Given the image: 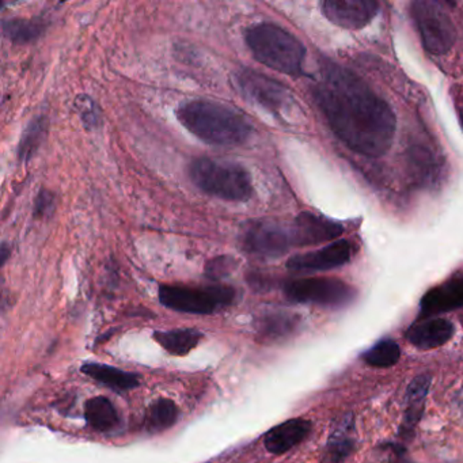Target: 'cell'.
Here are the masks:
<instances>
[{
  "instance_id": "cell-1",
  "label": "cell",
  "mask_w": 463,
  "mask_h": 463,
  "mask_svg": "<svg viewBox=\"0 0 463 463\" xmlns=\"http://www.w3.org/2000/svg\"><path fill=\"white\" fill-rule=\"evenodd\" d=\"M311 92L333 134L349 150L369 158L390 150L397 129L394 110L356 74L325 63Z\"/></svg>"
},
{
  "instance_id": "cell-2",
  "label": "cell",
  "mask_w": 463,
  "mask_h": 463,
  "mask_svg": "<svg viewBox=\"0 0 463 463\" xmlns=\"http://www.w3.org/2000/svg\"><path fill=\"white\" fill-rule=\"evenodd\" d=\"M177 120L208 144L235 147L250 139L254 128L234 108L210 100H190L176 110Z\"/></svg>"
},
{
  "instance_id": "cell-3",
  "label": "cell",
  "mask_w": 463,
  "mask_h": 463,
  "mask_svg": "<svg viewBox=\"0 0 463 463\" xmlns=\"http://www.w3.org/2000/svg\"><path fill=\"white\" fill-rule=\"evenodd\" d=\"M245 42L261 65L284 75H303L306 47L282 26L274 22L254 23L246 29Z\"/></svg>"
},
{
  "instance_id": "cell-4",
  "label": "cell",
  "mask_w": 463,
  "mask_h": 463,
  "mask_svg": "<svg viewBox=\"0 0 463 463\" xmlns=\"http://www.w3.org/2000/svg\"><path fill=\"white\" fill-rule=\"evenodd\" d=\"M189 177L201 192L221 200L245 203L253 197L250 173L232 161L197 158L190 163Z\"/></svg>"
},
{
  "instance_id": "cell-5",
  "label": "cell",
  "mask_w": 463,
  "mask_h": 463,
  "mask_svg": "<svg viewBox=\"0 0 463 463\" xmlns=\"http://www.w3.org/2000/svg\"><path fill=\"white\" fill-rule=\"evenodd\" d=\"M158 296L161 303L170 310L208 316L232 306L237 298V291L223 284L207 287L162 284L158 290Z\"/></svg>"
},
{
  "instance_id": "cell-6",
  "label": "cell",
  "mask_w": 463,
  "mask_h": 463,
  "mask_svg": "<svg viewBox=\"0 0 463 463\" xmlns=\"http://www.w3.org/2000/svg\"><path fill=\"white\" fill-rule=\"evenodd\" d=\"M410 14L427 52L435 57L449 54L457 41V29L443 4L433 0H417L410 4Z\"/></svg>"
},
{
  "instance_id": "cell-7",
  "label": "cell",
  "mask_w": 463,
  "mask_h": 463,
  "mask_svg": "<svg viewBox=\"0 0 463 463\" xmlns=\"http://www.w3.org/2000/svg\"><path fill=\"white\" fill-rule=\"evenodd\" d=\"M284 295L293 303L343 307L354 301L356 291L335 277H306L285 283Z\"/></svg>"
},
{
  "instance_id": "cell-8",
  "label": "cell",
  "mask_w": 463,
  "mask_h": 463,
  "mask_svg": "<svg viewBox=\"0 0 463 463\" xmlns=\"http://www.w3.org/2000/svg\"><path fill=\"white\" fill-rule=\"evenodd\" d=\"M235 82L245 97L250 98L277 118H283L295 104L293 94L284 84L251 68H240L235 74Z\"/></svg>"
},
{
  "instance_id": "cell-9",
  "label": "cell",
  "mask_w": 463,
  "mask_h": 463,
  "mask_svg": "<svg viewBox=\"0 0 463 463\" xmlns=\"http://www.w3.org/2000/svg\"><path fill=\"white\" fill-rule=\"evenodd\" d=\"M240 246L250 256L277 258L295 248L293 226L272 221L256 222L243 232Z\"/></svg>"
},
{
  "instance_id": "cell-10",
  "label": "cell",
  "mask_w": 463,
  "mask_h": 463,
  "mask_svg": "<svg viewBox=\"0 0 463 463\" xmlns=\"http://www.w3.org/2000/svg\"><path fill=\"white\" fill-rule=\"evenodd\" d=\"M352 258V245L346 240H336L319 250L296 254L287 261L293 272H324L346 266Z\"/></svg>"
},
{
  "instance_id": "cell-11",
  "label": "cell",
  "mask_w": 463,
  "mask_h": 463,
  "mask_svg": "<svg viewBox=\"0 0 463 463\" xmlns=\"http://www.w3.org/2000/svg\"><path fill=\"white\" fill-rule=\"evenodd\" d=\"M380 7L374 0H327L321 4L322 13L330 22L349 31L369 25L380 13Z\"/></svg>"
},
{
  "instance_id": "cell-12",
  "label": "cell",
  "mask_w": 463,
  "mask_h": 463,
  "mask_svg": "<svg viewBox=\"0 0 463 463\" xmlns=\"http://www.w3.org/2000/svg\"><path fill=\"white\" fill-rule=\"evenodd\" d=\"M291 226H293L295 248H304V246L336 240L344 232L343 224L313 213H301V215L296 216Z\"/></svg>"
},
{
  "instance_id": "cell-13",
  "label": "cell",
  "mask_w": 463,
  "mask_h": 463,
  "mask_svg": "<svg viewBox=\"0 0 463 463\" xmlns=\"http://www.w3.org/2000/svg\"><path fill=\"white\" fill-rule=\"evenodd\" d=\"M463 307V277L449 280L432 288L420 301V317L423 319L438 314L449 313Z\"/></svg>"
},
{
  "instance_id": "cell-14",
  "label": "cell",
  "mask_w": 463,
  "mask_h": 463,
  "mask_svg": "<svg viewBox=\"0 0 463 463\" xmlns=\"http://www.w3.org/2000/svg\"><path fill=\"white\" fill-rule=\"evenodd\" d=\"M454 332V325L449 319H422L406 330V338L420 351H430L451 340Z\"/></svg>"
},
{
  "instance_id": "cell-15",
  "label": "cell",
  "mask_w": 463,
  "mask_h": 463,
  "mask_svg": "<svg viewBox=\"0 0 463 463\" xmlns=\"http://www.w3.org/2000/svg\"><path fill=\"white\" fill-rule=\"evenodd\" d=\"M311 432V423L304 419H291L269 430L264 436V446L272 454H285L298 446Z\"/></svg>"
},
{
  "instance_id": "cell-16",
  "label": "cell",
  "mask_w": 463,
  "mask_h": 463,
  "mask_svg": "<svg viewBox=\"0 0 463 463\" xmlns=\"http://www.w3.org/2000/svg\"><path fill=\"white\" fill-rule=\"evenodd\" d=\"M81 371L94 380L95 382L107 386L116 393H126V391L134 390L140 386L139 375L123 371V370L104 363H94V362L83 363Z\"/></svg>"
},
{
  "instance_id": "cell-17",
  "label": "cell",
  "mask_w": 463,
  "mask_h": 463,
  "mask_svg": "<svg viewBox=\"0 0 463 463\" xmlns=\"http://www.w3.org/2000/svg\"><path fill=\"white\" fill-rule=\"evenodd\" d=\"M49 21L44 17L6 18L2 21V33L12 44H33L47 31Z\"/></svg>"
},
{
  "instance_id": "cell-18",
  "label": "cell",
  "mask_w": 463,
  "mask_h": 463,
  "mask_svg": "<svg viewBox=\"0 0 463 463\" xmlns=\"http://www.w3.org/2000/svg\"><path fill=\"white\" fill-rule=\"evenodd\" d=\"M87 425L98 432H110L120 425V416L113 402L107 397H92L84 404Z\"/></svg>"
},
{
  "instance_id": "cell-19",
  "label": "cell",
  "mask_w": 463,
  "mask_h": 463,
  "mask_svg": "<svg viewBox=\"0 0 463 463\" xmlns=\"http://www.w3.org/2000/svg\"><path fill=\"white\" fill-rule=\"evenodd\" d=\"M153 337L169 354L174 356H185L198 345L204 336L197 329H174L166 330V332L157 330Z\"/></svg>"
},
{
  "instance_id": "cell-20",
  "label": "cell",
  "mask_w": 463,
  "mask_h": 463,
  "mask_svg": "<svg viewBox=\"0 0 463 463\" xmlns=\"http://www.w3.org/2000/svg\"><path fill=\"white\" fill-rule=\"evenodd\" d=\"M48 134L47 116H37L31 121L21 136L20 144L17 148L18 162L28 163L33 160L34 155L39 153V147L44 143Z\"/></svg>"
},
{
  "instance_id": "cell-21",
  "label": "cell",
  "mask_w": 463,
  "mask_h": 463,
  "mask_svg": "<svg viewBox=\"0 0 463 463\" xmlns=\"http://www.w3.org/2000/svg\"><path fill=\"white\" fill-rule=\"evenodd\" d=\"M179 409L176 402L169 398L153 401L148 407L145 427L150 432L157 433L169 430L179 422Z\"/></svg>"
},
{
  "instance_id": "cell-22",
  "label": "cell",
  "mask_w": 463,
  "mask_h": 463,
  "mask_svg": "<svg viewBox=\"0 0 463 463\" xmlns=\"http://www.w3.org/2000/svg\"><path fill=\"white\" fill-rule=\"evenodd\" d=\"M401 357V348L396 341L385 338L375 344L369 351L364 352L363 360L375 369H389L396 366Z\"/></svg>"
},
{
  "instance_id": "cell-23",
  "label": "cell",
  "mask_w": 463,
  "mask_h": 463,
  "mask_svg": "<svg viewBox=\"0 0 463 463\" xmlns=\"http://www.w3.org/2000/svg\"><path fill=\"white\" fill-rule=\"evenodd\" d=\"M352 428H354L352 417H345L328 444V457L330 462H341L354 451V441L348 435Z\"/></svg>"
},
{
  "instance_id": "cell-24",
  "label": "cell",
  "mask_w": 463,
  "mask_h": 463,
  "mask_svg": "<svg viewBox=\"0 0 463 463\" xmlns=\"http://www.w3.org/2000/svg\"><path fill=\"white\" fill-rule=\"evenodd\" d=\"M75 108L79 118L87 131H94L100 126V110L97 102L90 95L81 94L75 98Z\"/></svg>"
},
{
  "instance_id": "cell-25",
  "label": "cell",
  "mask_w": 463,
  "mask_h": 463,
  "mask_svg": "<svg viewBox=\"0 0 463 463\" xmlns=\"http://www.w3.org/2000/svg\"><path fill=\"white\" fill-rule=\"evenodd\" d=\"M57 198L52 190L41 188L33 203V218L50 219L57 211Z\"/></svg>"
},
{
  "instance_id": "cell-26",
  "label": "cell",
  "mask_w": 463,
  "mask_h": 463,
  "mask_svg": "<svg viewBox=\"0 0 463 463\" xmlns=\"http://www.w3.org/2000/svg\"><path fill=\"white\" fill-rule=\"evenodd\" d=\"M431 377L427 374L417 375L406 389L407 404H425L430 391Z\"/></svg>"
},
{
  "instance_id": "cell-27",
  "label": "cell",
  "mask_w": 463,
  "mask_h": 463,
  "mask_svg": "<svg viewBox=\"0 0 463 463\" xmlns=\"http://www.w3.org/2000/svg\"><path fill=\"white\" fill-rule=\"evenodd\" d=\"M234 266L235 260L232 257H216V258L208 261L207 266H205V274H207L211 279H219V277L227 275V272L232 271Z\"/></svg>"
},
{
  "instance_id": "cell-28",
  "label": "cell",
  "mask_w": 463,
  "mask_h": 463,
  "mask_svg": "<svg viewBox=\"0 0 463 463\" xmlns=\"http://www.w3.org/2000/svg\"><path fill=\"white\" fill-rule=\"evenodd\" d=\"M264 324H266V329L264 330H266V333H268V335L282 336L293 330L295 321H293V319H291V317L279 314V316L269 317L268 319H266Z\"/></svg>"
},
{
  "instance_id": "cell-29",
  "label": "cell",
  "mask_w": 463,
  "mask_h": 463,
  "mask_svg": "<svg viewBox=\"0 0 463 463\" xmlns=\"http://www.w3.org/2000/svg\"><path fill=\"white\" fill-rule=\"evenodd\" d=\"M10 256H12V249H10L9 243H2V248H0V261H2V266L7 263Z\"/></svg>"
}]
</instances>
